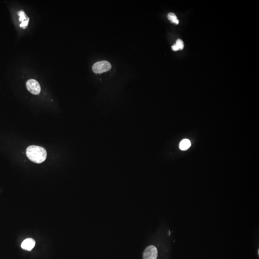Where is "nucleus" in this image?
<instances>
[{
  "label": "nucleus",
  "instance_id": "5",
  "mask_svg": "<svg viewBox=\"0 0 259 259\" xmlns=\"http://www.w3.org/2000/svg\"><path fill=\"white\" fill-rule=\"evenodd\" d=\"M35 241L31 238L27 239L23 241L21 244V248L23 250L31 251L35 246Z\"/></svg>",
  "mask_w": 259,
  "mask_h": 259
},
{
  "label": "nucleus",
  "instance_id": "10",
  "mask_svg": "<svg viewBox=\"0 0 259 259\" xmlns=\"http://www.w3.org/2000/svg\"><path fill=\"white\" fill-rule=\"evenodd\" d=\"M29 19H28L27 20H25L24 21L22 22L21 24L20 25V26L21 28H23V29H25L28 26V24L29 22Z\"/></svg>",
  "mask_w": 259,
  "mask_h": 259
},
{
  "label": "nucleus",
  "instance_id": "3",
  "mask_svg": "<svg viewBox=\"0 0 259 259\" xmlns=\"http://www.w3.org/2000/svg\"><path fill=\"white\" fill-rule=\"evenodd\" d=\"M26 86L28 90L33 95H38L41 91L40 84L35 79L28 80L26 83Z\"/></svg>",
  "mask_w": 259,
  "mask_h": 259
},
{
  "label": "nucleus",
  "instance_id": "6",
  "mask_svg": "<svg viewBox=\"0 0 259 259\" xmlns=\"http://www.w3.org/2000/svg\"><path fill=\"white\" fill-rule=\"evenodd\" d=\"M191 146V143L190 140L188 139H184L181 141L179 144V148L182 150H186Z\"/></svg>",
  "mask_w": 259,
  "mask_h": 259
},
{
  "label": "nucleus",
  "instance_id": "4",
  "mask_svg": "<svg viewBox=\"0 0 259 259\" xmlns=\"http://www.w3.org/2000/svg\"><path fill=\"white\" fill-rule=\"evenodd\" d=\"M158 252L155 246L151 245L147 247L143 253L144 259H157Z\"/></svg>",
  "mask_w": 259,
  "mask_h": 259
},
{
  "label": "nucleus",
  "instance_id": "8",
  "mask_svg": "<svg viewBox=\"0 0 259 259\" xmlns=\"http://www.w3.org/2000/svg\"><path fill=\"white\" fill-rule=\"evenodd\" d=\"M17 14L19 15V21L22 22L24 21L25 20H27L28 19H29V17L27 16L26 14H25V12L23 10H20L17 13Z\"/></svg>",
  "mask_w": 259,
  "mask_h": 259
},
{
  "label": "nucleus",
  "instance_id": "2",
  "mask_svg": "<svg viewBox=\"0 0 259 259\" xmlns=\"http://www.w3.org/2000/svg\"><path fill=\"white\" fill-rule=\"evenodd\" d=\"M111 63L106 61H98L95 63L93 66L92 70L96 74H101L111 70Z\"/></svg>",
  "mask_w": 259,
  "mask_h": 259
},
{
  "label": "nucleus",
  "instance_id": "1",
  "mask_svg": "<svg viewBox=\"0 0 259 259\" xmlns=\"http://www.w3.org/2000/svg\"><path fill=\"white\" fill-rule=\"evenodd\" d=\"M26 156L31 161L40 164L46 160L47 151L43 147L39 146H31L26 150Z\"/></svg>",
  "mask_w": 259,
  "mask_h": 259
},
{
  "label": "nucleus",
  "instance_id": "7",
  "mask_svg": "<svg viewBox=\"0 0 259 259\" xmlns=\"http://www.w3.org/2000/svg\"><path fill=\"white\" fill-rule=\"evenodd\" d=\"M167 18L169 20H170V21L172 23H174L176 25L179 24V21L178 20L177 17L176 15H175V14L172 13H169L167 15Z\"/></svg>",
  "mask_w": 259,
  "mask_h": 259
},
{
  "label": "nucleus",
  "instance_id": "9",
  "mask_svg": "<svg viewBox=\"0 0 259 259\" xmlns=\"http://www.w3.org/2000/svg\"><path fill=\"white\" fill-rule=\"evenodd\" d=\"M175 45L176 46L177 48H178V50H179V49L181 50V49H183V48H184V45L183 42L180 39L177 40L176 43Z\"/></svg>",
  "mask_w": 259,
  "mask_h": 259
}]
</instances>
